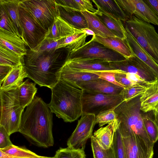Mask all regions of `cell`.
<instances>
[{
  "label": "cell",
  "mask_w": 158,
  "mask_h": 158,
  "mask_svg": "<svg viewBox=\"0 0 158 158\" xmlns=\"http://www.w3.org/2000/svg\"><path fill=\"white\" fill-rule=\"evenodd\" d=\"M124 23L125 30L158 64V34L154 27L134 15Z\"/></svg>",
  "instance_id": "5"
},
{
  "label": "cell",
  "mask_w": 158,
  "mask_h": 158,
  "mask_svg": "<svg viewBox=\"0 0 158 158\" xmlns=\"http://www.w3.org/2000/svg\"><path fill=\"white\" fill-rule=\"evenodd\" d=\"M86 155L84 150L69 148H60L56 152L54 158H84Z\"/></svg>",
  "instance_id": "39"
},
{
  "label": "cell",
  "mask_w": 158,
  "mask_h": 158,
  "mask_svg": "<svg viewBox=\"0 0 158 158\" xmlns=\"http://www.w3.org/2000/svg\"><path fill=\"white\" fill-rule=\"evenodd\" d=\"M20 3L46 32L55 18L60 16L56 0H22Z\"/></svg>",
  "instance_id": "7"
},
{
  "label": "cell",
  "mask_w": 158,
  "mask_h": 158,
  "mask_svg": "<svg viewBox=\"0 0 158 158\" xmlns=\"http://www.w3.org/2000/svg\"><path fill=\"white\" fill-rule=\"evenodd\" d=\"M76 83L83 90L103 94H119L124 89L100 78Z\"/></svg>",
  "instance_id": "16"
},
{
  "label": "cell",
  "mask_w": 158,
  "mask_h": 158,
  "mask_svg": "<svg viewBox=\"0 0 158 158\" xmlns=\"http://www.w3.org/2000/svg\"><path fill=\"white\" fill-rule=\"evenodd\" d=\"M57 4L60 16L64 20L79 30L88 28L86 19L81 11Z\"/></svg>",
  "instance_id": "20"
},
{
  "label": "cell",
  "mask_w": 158,
  "mask_h": 158,
  "mask_svg": "<svg viewBox=\"0 0 158 158\" xmlns=\"http://www.w3.org/2000/svg\"><path fill=\"white\" fill-rule=\"evenodd\" d=\"M23 58L6 48L0 45V65L14 68L23 64Z\"/></svg>",
  "instance_id": "33"
},
{
  "label": "cell",
  "mask_w": 158,
  "mask_h": 158,
  "mask_svg": "<svg viewBox=\"0 0 158 158\" xmlns=\"http://www.w3.org/2000/svg\"><path fill=\"white\" fill-rule=\"evenodd\" d=\"M105 26L116 37L126 39V31L121 21L97 10L95 13Z\"/></svg>",
  "instance_id": "26"
},
{
  "label": "cell",
  "mask_w": 158,
  "mask_h": 158,
  "mask_svg": "<svg viewBox=\"0 0 158 158\" xmlns=\"http://www.w3.org/2000/svg\"><path fill=\"white\" fill-rule=\"evenodd\" d=\"M140 96L123 101L114 109L118 129L122 137L134 135L138 143L143 148L153 150L154 143L147 135L142 121Z\"/></svg>",
  "instance_id": "3"
},
{
  "label": "cell",
  "mask_w": 158,
  "mask_h": 158,
  "mask_svg": "<svg viewBox=\"0 0 158 158\" xmlns=\"http://www.w3.org/2000/svg\"><path fill=\"white\" fill-rule=\"evenodd\" d=\"M115 77L117 81L124 88L135 85L127 78L125 72L116 73Z\"/></svg>",
  "instance_id": "45"
},
{
  "label": "cell",
  "mask_w": 158,
  "mask_h": 158,
  "mask_svg": "<svg viewBox=\"0 0 158 158\" xmlns=\"http://www.w3.org/2000/svg\"><path fill=\"white\" fill-rule=\"evenodd\" d=\"M64 39L56 40L44 37L35 47L28 50L26 58L24 59V60H34L44 53L56 51L58 46L62 43Z\"/></svg>",
  "instance_id": "21"
},
{
  "label": "cell",
  "mask_w": 158,
  "mask_h": 158,
  "mask_svg": "<svg viewBox=\"0 0 158 158\" xmlns=\"http://www.w3.org/2000/svg\"><path fill=\"white\" fill-rule=\"evenodd\" d=\"M126 31V40L133 54L151 68L158 80V64L144 50L131 35L127 31Z\"/></svg>",
  "instance_id": "23"
},
{
  "label": "cell",
  "mask_w": 158,
  "mask_h": 158,
  "mask_svg": "<svg viewBox=\"0 0 158 158\" xmlns=\"http://www.w3.org/2000/svg\"><path fill=\"white\" fill-rule=\"evenodd\" d=\"M91 1L95 5L97 10L114 18L124 22L128 19L116 0H92Z\"/></svg>",
  "instance_id": "25"
},
{
  "label": "cell",
  "mask_w": 158,
  "mask_h": 158,
  "mask_svg": "<svg viewBox=\"0 0 158 158\" xmlns=\"http://www.w3.org/2000/svg\"><path fill=\"white\" fill-rule=\"evenodd\" d=\"M73 58L99 59L109 62H118L126 59L119 53L91 39L77 51L67 54L66 60Z\"/></svg>",
  "instance_id": "9"
},
{
  "label": "cell",
  "mask_w": 158,
  "mask_h": 158,
  "mask_svg": "<svg viewBox=\"0 0 158 158\" xmlns=\"http://www.w3.org/2000/svg\"><path fill=\"white\" fill-rule=\"evenodd\" d=\"M89 73H94L98 76L99 78L105 80L111 83L123 88V86L116 81L115 77V74L116 73L115 72L111 71H94Z\"/></svg>",
  "instance_id": "43"
},
{
  "label": "cell",
  "mask_w": 158,
  "mask_h": 158,
  "mask_svg": "<svg viewBox=\"0 0 158 158\" xmlns=\"http://www.w3.org/2000/svg\"><path fill=\"white\" fill-rule=\"evenodd\" d=\"M10 135L6 129L0 126V149L13 144L10 139Z\"/></svg>",
  "instance_id": "44"
},
{
  "label": "cell",
  "mask_w": 158,
  "mask_h": 158,
  "mask_svg": "<svg viewBox=\"0 0 158 158\" xmlns=\"http://www.w3.org/2000/svg\"><path fill=\"white\" fill-rule=\"evenodd\" d=\"M123 101L120 94H109L83 90L81 98L82 113L96 116L101 112L115 108Z\"/></svg>",
  "instance_id": "8"
},
{
  "label": "cell",
  "mask_w": 158,
  "mask_h": 158,
  "mask_svg": "<svg viewBox=\"0 0 158 158\" xmlns=\"http://www.w3.org/2000/svg\"><path fill=\"white\" fill-rule=\"evenodd\" d=\"M35 85L27 79L18 88L19 103L24 109L32 102L35 96L37 89Z\"/></svg>",
  "instance_id": "32"
},
{
  "label": "cell",
  "mask_w": 158,
  "mask_h": 158,
  "mask_svg": "<svg viewBox=\"0 0 158 158\" xmlns=\"http://www.w3.org/2000/svg\"><path fill=\"white\" fill-rule=\"evenodd\" d=\"M20 1L19 0H0V7L12 20L22 38V31L19 12V6Z\"/></svg>",
  "instance_id": "30"
},
{
  "label": "cell",
  "mask_w": 158,
  "mask_h": 158,
  "mask_svg": "<svg viewBox=\"0 0 158 158\" xmlns=\"http://www.w3.org/2000/svg\"><path fill=\"white\" fill-rule=\"evenodd\" d=\"M153 10L158 16V0H147Z\"/></svg>",
  "instance_id": "48"
},
{
  "label": "cell",
  "mask_w": 158,
  "mask_h": 158,
  "mask_svg": "<svg viewBox=\"0 0 158 158\" xmlns=\"http://www.w3.org/2000/svg\"><path fill=\"white\" fill-rule=\"evenodd\" d=\"M53 113L48 104L35 95L22 114L19 132L36 146H53Z\"/></svg>",
  "instance_id": "1"
},
{
  "label": "cell",
  "mask_w": 158,
  "mask_h": 158,
  "mask_svg": "<svg viewBox=\"0 0 158 158\" xmlns=\"http://www.w3.org/2000/svg\"><path fill=\"white\" fill-rule=\"evenodd\" d=\"M91 146L94 158H115L112 146L105 149L102 148L92 136L91 138Z\"/></svg>",
  "instance_id": "38"
},
{
  "label": "cell",
  "mask_w": 158,
  "mask_h": 158,
  "mask_svg": "<svg viewBox=\"0 0 158 158\" xmlns=\"http://www.w3.org/2000/svg\"><path fill=\"white\" fill-rule=\"evenodd\" d=\"M81 30L85 32L88 35H92L93 36L92 37H94L95 36L94 33L92 30L88 28H83Z\"/></svg>",
  "instance_id": "49"
},
{
  "label": "cell",
  "mask_w": 158,
  "mask_h": 158,
  "mask_svg": "<svg viewBox=\"0 0 158 158\" xmlns=\"http://www.w3.org/2000/svg\"><path fill=\"white\" fill-rule=\"evenodd\" d=\"M140 109L144 112L153 111L158 103V81L155 82L147 89L140 97Z\"/></svg>",
  "instance_id": "29"
},
{
  "label": "cell",
  "mask_w": 158,
  "mask_h": 158,
  "mask_svg": "<svg viewBox=\"0 0 158 158\" xmlns=\"http://www.w3.org/2000/svg\"><path fill=\"white\" fill-rule=\"evenodd\" d=\"M60 49L44 53L34 60H23L27 77L40 86L51 89L59 81L61 68L66 60L62 58Z\"/></svg>",
  "instance_id": "4"
},
{
  "label": "cell",
  "mask_w": 158,
  "mask_h": 158,
  "mask_svg": "<svg viewBox=\"0 0 158 158\" xmlns=\"http://www.w3.org/2000/svg\"><path fill=\"white\" fill-rule=\"evenodd\" d=\"M118 127V122L116 119L106 127L95 131L93 136L102 148L108 149L112 146L114 134Z\"/></svg>",
  "instance_id": "22"
},
{
  "label": "cell",
  "mask_w": 158,
  "mask_h": 158,
  "mask_svg": "<svg viewBox=\"0 0 158 158\" xmlns=\"http://www.w3.org/2000/svg\"><path fill=\"white\" fill-rule=\"evenodd\" d=\"M0 14V28L16 35L21 38L13 22L1 7Z\"/></svg>",
  "instance_id": "40"
},
{
  "label": "cell",
  "mask_w": 158,
  "mask_h": 158,
  "mask_svg": "<svg viewBox=\"0 0 158 158\" xmlns=\"http://www.w3.org/2000/svg\"><path fill=\"white\" fill-rule=\"evenodd\" d=\"M86 158V157H85V158Z\"/></svg>",
  "instance_id": "52"
},
{
  "label": "cell",
  "mask_w": 158,
  "mask_h": 158,
  "mask_svg": "<svg viewBox=\"0 0 158 158\" xmlns=\"http://www.w3.org/2000/svg\"><path fill=\"white\" fill-rule=\"evenodd\" d=\"M81 12L86 19L88 28L92 30L95 35L103 38L115 36L105 26L95 13L88 11Z\"/></svg>",
  "instance_id": "28"
},
{
  "label": "cell",
  "mask_w": 158,
  "mask_h": 158,
  "mask_svg": "<svg viewBox=\"0 0 158 158\" xmlns=\"http://www.w3.org/2000/svg\"><path fill=\"white\" fill-rule=\"evenodd\" d=\"M81 31L73 27L59 16L55 18L47 31L45 37L57 40Z\"/></svg>",
  "instance_id": "15"
},
{
  "label": "cell",
  "mask_w": 158,
  "mask_h": 158,
  "mask_svg": "<svg viewBox=\"0 0 158 158\" xmlns=\"http://www.w3.org/2000/svg\"><path fill=\"white\" fill-rule=\"evenodd\" d=\"M154 122L158 128V111L153 110Z\"/></svg>",
  "instance_id": "50"
},
{
  "label": "cell",
  "mask_w": 158,
  "mask_h": 158,
  "mask_svg": "<svg viewBox=\"0 0 158 158\" xmlns=\"http://www.w3.org/2000/svg\"><path fill=\"white\" fill-rule=\"evenodd\" d=\"M110 64L113 69L136 74L148 83L152 84L158 81L151 68L135 55L124 60L110 62Z\"/></svg>",
  "instance_id": "13"
},
{
  "label": "cell",
  "mask_w": 158,
  "mask_h": 158,
  "mask_svg": "<svg viewBox=\"0 0 158 158\" xmlns=\"http://www.w3.org/2000/svg\"><path fill=\"white\" fill-rule=\"evenodd\" d=\"M129 19L133 15L158 26V16L147 0H116Z\"/></svg>",
  "instance_id": "11"
},
{
  "label": "cell",
  "mask_w": 158,
  "mask_h": 158,
  "mask_svg": "<svg viewBox=\"0 0 158 158\" xmlns=\"http://www.w3.org/2000/svg\"><path fill=\"white\" fill-rule=\"evenodd\" d=\"M0 126L3 127L10 135L19 132L24 109L19 103L18 88L8 90L0 89Z\"/></svg>",
  "instance_id": "6"
},
{
  "label": "cell",
  "mask_w": 158,
  "mask_h": 158,
  "mask_svg": "<svg viewBox=\"0 0 158 158\" xmlns=\"http://www.w3.org/2000/svg\"><path fill=\"white\" fill-rule=\"evenodd\" d=\"M125 158H153L154 151L143 148L134 135L122 137Z\"/></svg>",
  "instance_id": "19"
},
{
  "label": "cell",
  "mask_w": 158,
  "mask_h": 158,
  "mask_svg": "<svg viewBox=\"0 0 158 158\" xmlns=\"http://www.w3.org/2000/svg\"><path fill=\"white\" fill-rule=\"evenodd\" d=\"M88 35L81 31L64 38L62 43L59 45L57 49L65 48L68 54L75 52L83 47L86 43Z\"/></svg>",
  "instance_id": "31"
},
{
  "label": "cell",
  "mask_w": 158,
  "mask_h": 158,
  "mask_svg": "<svg viewBox=\"0 0 158 158\" xmlns=\"http://www.w3.org/2000/svg\"><path fill=\"white\" fill-rule=\"evenodd\" d=\"M152 84L134 85L124 88L120 94L122 95L124 101H128L141 96L144 93L148 88Z\"/></svg>",
  "instance_id": "35"
},
{
  "label": "cell",
  "mask_w": 158,
  "mask_h": 158,
  "mask_svg": "<svg viewBox=\"0 0 158 158\" xmlns=\"http://www.w3.org/2000/svg\"><path fill=\"white\" fill-rule=\"evenodd\" d=\"M10 66L0 65V86L2 83L6 78L12 70L13 68Z\"/></svg>",
  "instance_id": "46"
},
{
  "label": "cell",
  "mask_w": 158,
  "mask_h": 158,
  "mask_svg": "<svg viewBox=\"0 0 158 158\" xmlns=\"http://www.w3.org/2000/svg\"><path fill=\"white\" fill-rule=\"evenodd\" d=\"M0 45L5 47L22 57L26 56L28 50L21 38L0 28Z\"/></svg>",
  "instance_id": "17"
},
{
  "label": "cell",
  "mask_w": 158,
  "mask_h": 158,
  "mask_svg": "<svg viewBox=\"0 0 158 158\" xmlns=\"http://www.w3.org/2000/svg\"><path fill=\"white\" fill-rule=\"evenodd\" d=\"M91 40L119 53L126 59L134 55L126 39L123 40L116 36L103 38L95 35Z\"/></svg>",
  "instance_id": "18"
},
{
  "label": "cell",
  "mask_w": 158,
  "mask_h": 158,
  "mask_svg": "<svg viewBox=\"0 0 158 158\" xmlns=\"http://www.w3.org/2000/svg\"><path fill=\"white\" fill-rule=\"evenodd\" d=\"M19 12L22 31V39L29 49H32L43 39L46 31L35 20L20 2Z\"/></svg>",
  "instance_id": "10"
},
{
  "label": "cell",
  "mask_w": 158,
  "mask_h": 158,
  "mask_svg": "<svg viewBox=\"0 0 158 158\" xmlns=\"http://www.w3.org/2000/svg\"><path fill=\"white\" fill-rule=\"evenodd\" d=\"M51 89V99L48 105L56 116L65 122L71 123L81 115L83 89L77 83L59 80Z\"/></svg>",
  "instance_id": "2"
},
{
  "label": "cell",
  "mask_w": 158,
  "mask_h": 158,
  "mask_svg": "<svg viewBox=\"0 0 158 158\" xmlns=\"http://www.w3.org/2000/svg\"><path fill=\"white\" fill-rule=\"evenodd\" d=\"M114 109L101 112L96 116V124H98L99 127H101L115 120L117 115L114 111Z\"/></svg>",
  "instance_id": "42"
},
{
  "label": "cell",
  "mask_w": 158,
  "mask_h": 158,
  "mask_svg": "<svg viewBox=\"0 0 158 158\" xmlns=\"http://www.w3.org/2000/svg\"><path fill=\"white\" fill-rule=\"evenodd\" d=\"M0 150L13 156L25 158H40L43 156L38 155L35 153L23 147L13 144Z\"/></svg>",
  "instance_id": "37"
},
{
  "label": "cell",
  "mask_w": 158,
  "mask_h": 158,
  "mask_svg": "<svg viewBox=\"0 0 158 158\" xmlns=\"http://www.w3.org/2000/svg\"><path fill=\"white\" fill-rule=\"evenodd\" d=\"M96 124L94 114L82 113L76 128L68 140V147L84 150L87 140L93 135Z\"/></svg>",
  "instance_id": "12"
},
{
  "label": "cell",
  "mask_w": 158,
  "mask_h": 158,
  "mask_svg": "<svg viewBox=\"0 0 158 158\" xmlns=\"http://www.w3.org/2000/svg\"><path fill=\"white\" fill-rule=\"evenodd\" d=\"M0 158H25L18 157L6 153L1 150H0ZM40 158H54V157H48L43 156Z\"/></svg>",
  "instance_id": "47"
},
{
  "label": "cell",
  "mask_w": 158,
  "mask_h": 158,
  "mask_svg": "<svg viewBox=\"0 0 158 158\" xmlns=\"http://www.w3.org/2000/svg\"><path fill=\"white\" fill-rule=\"evenodd\" d=\"M112 146L115 158H125L122 137L118 129L115 132Z\"/></svg>",
  "instance_id": "41"
},
{
  "label": "cell",
  "mask_w": 158,
  "mask_h": 158,
  "mask_svg": "<svg viewBox=\"0 0 158 158\" xmlns=\"http://www.w3.org/2000/svg\"><path fill=\"white\" fill-rule=\"evenodd\" d=\"M57 3L79 11H88L95 13V9L91 0H56Z\"/></svg>",
  "instance_id": "34"
},
{
  "label": "cell",
  "mask_w": 158,
  "mask_h": 158,
  "mask_svg": "<svg viewBox=\"0 0 158 158\" xmlns=\"http://www.w3.org/2000/svg\"><path fill=\"white\" fill-rule=\"evenodd\" d=\"M98 78V76L94 73L74 69L64 63L60 70L59 80H67L78 83L95 80Z\"/></svg>",
  "instance_id": "24"
},
{
  "label": "cell",
  "mask_w": 158,
  "mask_h": 158,
  "mask_svg": "<svg viewBox=\"0 0 158 158\" xmlns=\"http://www.w3.org/2000/svg\"><path fill=\"white\" fill-rule=\"evenodd\" d=\"M142 118L147 135L151 140L155 143L158 139V128L154 119L147 113H143Z\"/></svg>",
  "instance_id": "36"
},
{
  "label": "cell",
  "mask_w": 158,
  "mask_h": 158,
  "mask_svg": "<svg viewBox=\"0 0 158 158\" xmlns=\"http://www.w3.org/2000/svg\"><path fill=\"white\" fill-rule=\"evenodd\" d=\"M153 110L158 111V103L154 109Z\"/></svg>",
  "instance_id": "51"
},
{
  "label": "cell",
  "mask_w": 158,
  "mask_h": 158,
  "mask_svg": "<svg viewBox=\"0 0 158 158\" xmlns=\"http://www.w3.org/2000/svg\"><path fill=\"white\" fill-rule=\"evenodd\" d=\"M27 74L23 64L13 68L5 79L0 89L8 90L18 88L23 83V79Z\"/></svg>",
  "instance_id": "27"
},
{
  "label": "cell",
  "mask_w": 158,
  "mask_h": 158,
  "mask_svg": "<svg viewBox=\"0 0 158 158\" xmlns=\"http://www.w3.org/2000/svg\"><path fill=\"white\" fill-rule=\"evenodd\" d=\"M64 63L74 69L87 72L104 71L113 72L115 73L124 72L113 69L110 66L109 62L101 59H69L66 60Z\"/></svg>",
  "instance_id": "14"
}]
</instances>
